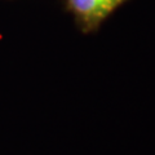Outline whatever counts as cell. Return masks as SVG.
Returning a JSON list of instances; mask_svg holds the SVG:
<instances>
[{"mask_svg":"<svg viewBox=\"0 0 155 155\" xmlns=\"http://www.w3.org/2000/svg\"><path fill=\"white\" fill-rule=\"evenodd\" d=\"M128 0H65V9L83 34H94L102 23Z\"/></svg>","mask_w":155,"mask_h":155,"instance_id":"1","label":"cell"}]
</instances>
